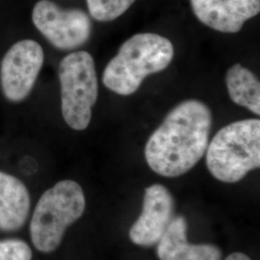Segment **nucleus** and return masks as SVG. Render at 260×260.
Returning a JSON list of instances; mask_svg holds the SVG:
<instances>
[{"label":"nucleus","instance_id":"nucleus-1","mask_svg":"<svg viewBox=\"0 0 260 260\" xmlns=\"http://www.w3.org/2000/svg\"><path fill=\"white\" fill-rule=\"evenodd\" d=\"M212 125L210 108L198 100L178 103L149 137L145 157L159 176L177 177L205 155Z\"/></svg>","mask_w":260,"mask_h":260},{"label":"nucleus","instance_id":"nucleus-2","mask_svg":"<svg viewBox=\"0 0 260 260\" xmlns=\"http://www.w3.org/2000/svg\"><path fill=\"white\" fill-rule=\"evenodd\" d=\"M175 54L167 38L154 33H139L120 47L103 72V82L120 95L135 93L149 75L167 69Z\"/></svg>","mask_w":260,"mask_h":260},{"label":"nucleus","instance_id":"nucleus-3","mask_svg":"<svg viewBox=\"0 0 260 260\" xmlns=\"http://www.w3.org/2000/svg\"><path fill=\"white\" fill-rule=\"evenodd\" d=\"M206 166L224 183L240 181L260 166V121H234L219 130L206 149Z\"/></svg>","mask_w":260,"mask_h":260},{"label":"nucleus","instance_id":"nucleus-4","mask_svg":"<svg viewBox=\"0 0 260 260\" xmlns=\"http://www.w3.org/2000/svg\"><path fill=\"white\" fill-rule=\"evenodd\" d=\"M86 200L81 186L62 180L40 198L30 223V235L38 251L49 253L60 246L67 229L81 218Z\"/></svg>","mask_w":260,"mask_h":260},{"label":"nucleus","instance_id":"nucleus-5","mask_svg":"<svg viewBox=\"0 0 260 260\" xmlns=\"http://www.w3.org/2000/svg\"><path fill=\"white\" fill-rule=\"evenodd\" d=\"M62 115L75 130L88 127L99 94V82L93 57L86 51L66 56L59 65Z\"/></svg>","mask_w":260,"mask_h":260},{"label":"nucleus","instance_id":"nucleus-6","mask_svg":"<svg viewBox=\"0 0 260 260\" xmlns=\"http://www.w3.org/2000/svg\"><path fill=\"white\" fill-rule=\"evenodd\" d=\"M32 20L47 41L61 50L82 47L92 34L91 19L83 10L62 9L50 0L38 2Z\"/></svg>","mask_w":260,"mask_h":260},{"label":"nucleus","instance_id":"nucleus-7","mask_svg":"<svg viewBox=\"0 0 260 260\" xmlns=\"http://www.w3.org/2000/svg\"><path fill=\"white\" fill-rule=\"evenodd\" d=\"M43 47L33 40L19 41L3 57L0 83L5 98L12 103L25 100L31 93L44 64Z\"/></svg>","mask_w":260,"mask_h":260},{"label":"nucleus","instance_id":"nucleus-8","mask_svg":"<svg viewBox=\"0 0 260 260\" xmlns=\"http://www.w3.org/2000/svg\"><path fill=\"white\" fill-rule=\"evenodd\" d=\"M173 213L174 199L165 186L146 188L142 212L130 228V240L140 247L156 245L173 221Z\"/></svg>","mask_w":260,"mask_h":260},{"label":"nucleus","instance_id":"nucleus-9","mask_svg":"<svg viewBox=\"0 0 260 260\" xmlns=\"http://www.w3.org/2000/svg\"><path fill=\"white\" fill-rule=\"evenodd\" d=\"M198 19L222 33H237L244 23L257 16L260 0H190Z\"/></svg>","mask_w":260,"mask_h":260},{"label":"nucleus","instance_id":"nucleus-10","mask_svg":"<svg viewBox=\"0 0 260 260\" xmlns=\"http://www.w3.org/2000/svg\"><path fill=\"white\" fill-rule=\"evenodd\" d=\"M160 260H221L222 251L211 244H190L187 240V222L182 216L173 219L160 241Z\"/></svg>","mask_w":260,"mask_h":260},{"label":"nucleus","instance_id":"nucleus-11","mask_svg":"<svg viewBox=\"0 0 260 260\" xmlns=\"http://www.w3.org/2000/svg\"><path fill=\"white\" fill-rule=\"evenodd\" d=\"M30 196L19 178L0 172V230L15 232L27 220Z\"/></svg>","mask_w":260,"mask_h":260},{"label":"nucleus","instance_id":"nucleus-12","mask_svg":"<svg viewBox=\"0 0 260 260\" xmlns=\"http://www.w3.org/2000/svg\"><path fill=\"white\" fill-rule=\"evenodd\" d=\"M225 84L233 103L259 116V80L251 71L241 64L232 66L226 72Z\"/></svg>","mask_w":260,"mask_h":260},{"label":"nucleus","instance_id":"nucleus-13","mask_svg":"<svg viewBox=\"0 0 260 260\" xmlns=\"http://www.w3.org/2000/svg\"><path fill=\"white\" fill-rule=\"evenodd\" d=\"M136 0H87L88 9L98 21H112L124 14Z\"/></svg>","mask_w":260,"mask_h":260},{"label":"nucleus","instance_id":"nucleus-14","mask_svg":"<svg viewBox=\"0 0 260 260\" xmlns=\"http://www.w3.org/2000/svg\"><path fill=\"white\" fill-rule=\"evenodd\" d=\"M32 251L27 243L19 239L0 241V260H31Z\"/></svg>","mask_w":260,"mask_h":260},{"label":"nucleus","instance_id":"nucleus-15","mask_svg":"<svg viewBox=\"0 0 260 260\" xmlns=\"http://www.w3.org/2000/svg\"><path fill=\"white\" fill-rule=\"evenodd\" d=\"M225 260H251L247 254L243 252H233L230 254Z\"/></svg>","mask_w":260,"mask_h":260}]
</instances>
